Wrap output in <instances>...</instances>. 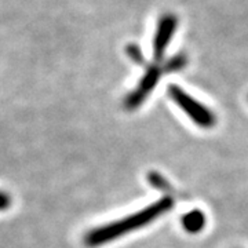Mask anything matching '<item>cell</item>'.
Listing matches in <instances>:
<instances>
[{"mask_svg":"<svg viewBox=\"0 0 248 248\" xmlns=\"http://www.w3.org/2000/svg\"><path fill=\"white\" fill-rule=\"evenodd\" d=\"M182 226L189 233H199L205 226V215L200 210H192L182 217Z\"/></svg>","mask_w":248,"mask_h":248,"instance_id":"5","label":"cell"},{"mask_svg":"<svg viewBox=\"0 0 248 248\" xmlns=\"http://www.w3.org/2000/svg\"><path fill=\"white\" fill-rule=\"evenodd\" d=\"M172 207H174V200L166 196L151 204L149 207L143 208L138 213L131 214L123 219L110 222L107 225H101L95 229H91L84 236V246L89 248H97L99 246L108 244L130 232L141 229L145 225L151 223L155 219L160 218L161 215L169 213Z\"/></svg>","mask_w":248,"mask_h":248,"instance_id":"1","label":"cell"},{"mask_svg":"<svg viewBox=\"0 0 248 248\" xmlns=\"http://www.w3.org/2000/svg\"><path fill=\"white\" fill-rule=\"evenodd\" d=\"M148 179H149V182H151L152 185L155 186V187H157V189H160V190H170L169 182L161 177L160 174H157V172H155V171L149 172Z\"/></svg>","mask_w":248,"mask_h":248,"instance_id":"6","label":"cell"},{"mask_svg":"<svg viewBox=\"0 0 248 248\" xmlns=\"http://www.w3.org/2000/svg\"><path fill=\"white\" fill-rule=\"evenodd\" d=\"M128 55L133 58L134 62H137V63H140V65H143L145 62H143V57H142L141 50L137 47V46H130L128 48Z\"/></svg>","mask_w":248,"mask_h":248,"instance_id":"7","label":"cell"},{"mask_svg":"<svg viewBox=\"0 0 248 248\" xmlns=\"http://www.w3.org/2000/svg\"><path fill=\"white\" fill-rule=\"evenodd\" d=\"M169 95L199 127L211 128L214 124L217 123V116L214 115L213 110L193 97H190L185 90H182L178 86H170Z\"/></svg>","mask_w":248,"mask_h":248,"instance_id":"3","label":"cell"},{"mask_svg":"<svg viewBox=\"0 0 248 248\" xmlns=\"http://www.w3.org/2000/svg\"><path fill=\"white\" fill-rule=\"evenodd\" d=\"M178 27V19L174 14H164L159 19L157 29L153 40V55L155 60L160 61L167 50V46L171 42Z\"/></svg>","mask_w":248,"mask_h":248,"instance_id":"4","label":"cell"},{"mask_svg":"<svg viewBox=\"0 0 248 248\" xmlns=\"http://www.w3.org/2000/svg\"><path fill=\"white\" fill-rule=\"evenodd\" d=\"M10 205H11V196L7 192L0 190V213L9 210Z\"/></svg>","mask_w":248,"mask_h":248,"instance_id":"8","label":"cell"},{"mask_svg":"<svg viewBox=\"0 0 248 248\" xmlns=\"http://www.w3.org/2000/svg\"><path fill=\"white\" fill-rule=\"evenodd\" d=\"M186 66V57L184 54L175 55L174 58H171L170 61L163 63L161 66H149L146 73L143 75V78L140 81V84L137 86V89L131 91L128 94V97L124 99V108L128 110H134L137 108L141 107V104L148 98L153 89L156 87L157 81L161 78L163 73H171V72H177Z\"/></svg>","mask_w":248,"mask_h":248,"instance_id":"2","label":"cell"}]
</instances>
